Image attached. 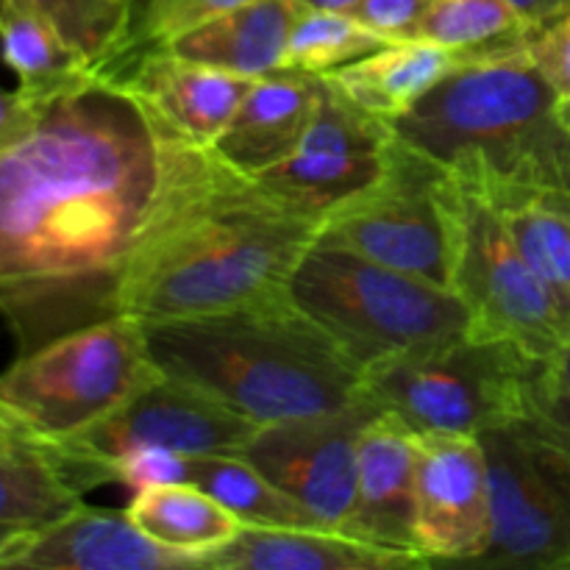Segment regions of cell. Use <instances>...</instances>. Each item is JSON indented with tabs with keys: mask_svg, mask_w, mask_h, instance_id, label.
Segmentation results:
<instances>
[{
	"mask_svg": "<svg viewBox=\"0 0 570 570\" xmlns=\"http://www.w3.org/2000/svg\"><path fill=\"white\" fill-rule=\"evenodd\" d=\"M245 181L111 72L45 100L0 150V323L17 354L126 315L145 267Z\"/></svg>",
	"mask_w": 570,
	"mask_h": 570,
	"instance_id": "6da1fadb",
	"label": "cell"
},
{
	"mask_svg": "<svg viewBox=\"0 0 570 570\" xmlns=\"http://www.w3.org/2000/svg\"><path fill=\"white\" fill-rule=\"evenodd\" d=\"M165 376L217 395L259 426L362 404L365 367L289 293L228 312L145 323Z\"/></svg>",
	"mask_w": 570,
	"mask_h": 570,
	"instance_id": "7a4b0ae2",
	"label": "cell"
},
{
	"mask_svg": "<svg viewBox=\"0 0 570 570\" xmlns=\"http://www.w3.org/2000/svg\"><path fill=\"white\" fill-rule=\"evenodd\" d=\"M390 128L399 142L473 189L570 195V128L527 45L462 59Z\"/></svg>",
	"mask_w": 570,
	"mask_h": 570,
	"instance_id": "3957f363",
	"label": "cell"
},
{
	"mask_svg": "<svg viewBox=\"0 0 570 570\" xmlns=\"http://www.w3.org/2000/svg\"><path fill=\"white\" fill-rule=\"evenodd\" d=\"M323 220L278 204L256 181L178 234L131 284L122 312L142 323L215 315L287 293Z\"/></svg>",
	"mask_w": 570,
	"mask_h": 570,
	"instance_id": "277c9868",
	"label": "cell"
},
{
	"mask_svg": "<svg viewBox=\"0 0 570 570\" xmlns=\"http://www.w3.org/2000/svg\"><path fill=\"white\" fill-rule=\"evenodd\" d=\"M287 293L362 367L471 332L454 289L317 239L301 256Z\"/></svg>",
	"mask_w": 570,
	"mask_h": 570,
	"instance_id": "5b68a950",
	"label": "cell"
},
{
	"mask_svg": "<svg viewBox=\"0 0 570 570\" xmlns=\"http://www.w3.org/2000/svg\"><path fill=\"white\" fill-rule=\"evenodd\" d=\"M543 362L504 340L462 334L379 360L362 373V399L415 432L476 434L527 415Z\"/></svg>",
	"mask_w": 570,
	"mask_h": 570,
	"instance_id": "8992f818",
	"label": "cell"
},
{
	"mask_svg": "<svg viewBox=\"0 0 570 570\" xmlns=\"http://www.w3.org/2000/svg\"><path fill=\"white\" fill-rule=\"evenodd\" d=\"M159 376L145 323L117 315L17 354L0 373V401L28 429L65 443Z\"/></svg>",
	"mask_w": 570,
	"mask_h": 570,
	"instance_id": "52a82bcc",
	"label": "cell"
},
{
	"mask_svg": "<svg viewBox=\"0 0 570 570\" xmlns=\"http://www.w3.org/2000/svg\"><path fill=\"white\" fill-rule=\"evenodd\" d=\"M449 287L465 304L476 337L504 340L538 362L570 337V309L529 265L499 209L456 178Z\"/></svg>",
	"mask_w": 570,
	"mask_h": 570,
	"instance_id": "ba28073f",
	"label": "cell"
},
{
	"mask_svg": "<svg viewBox=\"0 0 570 570\" xmlns=\"http://www.w3.org/2000/svg\"><path fill=\"white\" fill-rule=\"evenodd\" d=\"M317 243L449 287L454 178L393 137L384 176L348 204L328 212Z\"/></svg>",
	"mask_w": 570,
	"mask_h": 570,
	"instance_id": "9c48e42d",
	"label": "cell"
},
{
	"mask_svg": "<svg viewBox=\"0 0 570 570\" xmlns=\"http://www.w3.org/2000/svg\"><path fill=\"white\" fill-rule=\"evenodd\" d=\"M493 538L476 566L570 570V443L521 417L482 438Z\"/></svg>",
	"mask_w": 570,
	"mask_h": 570,
	"instance_id": "30bf717a",
	"label": "cell"
},
{
	"mask_svg": "<svg viewBox=\"0 0 570 570\" xmlns=\"http://www.w3.org/2000/svg\"><path fill=\"white\" fill-rule=\"evenodd\" d=\"M367 401L256 429L243 449L256 471L306 507L328 532H348L356 501L360 434L376 415Z\"/></svg>",
	"mask_w": 570,
	"mask_h": 570,
	"instance_id": "8fae6325",
	"label": "cell"
},
{
	"mask_svg": "<svg viewBox=\"0 0 570 570\" xmlns=\"http://www.w3.org/2000/svg\"><path fill=\"white\" fill-rule=\"evenodd\" d=\"M493 538V493L476 434L415 432V551L476 566Z\"/></svg>",
	"mask_w": 570,
	"mask_h": 570,
	"instance_id": "7c38bea8",
	"label": "cell"
},
{
	"mask_svg": "<svg viewBox=\"0 0 570 570\" xmlns=\"http://www.w3.org/2000/svg\"><path fill=\"white\" fill-rule=\"evenodd\" d=\"M256 429L259 423L217 395L161 373L120 410L65 443L100 465L137 445H156L187 456H239Z\"/></svg>",
	"mask_w": 570,
	"mask_h": 570,
	"instance_id": "4fadbf2b",
	"label": "cell"
},
{
	"mask_svg": "<svg viewBox=\"0 0 570 570\" xmlns=\"http://www.w3.org/2000/svg\"><path fill=\"white\" fill-rule=\"evenodd\" d=\"M9 570H198V557L156 543L126 510L76 504L65 515L11 534L0 551Z\"/></svg>",
	"mask_w": 570,
	"mask_h": 570,
	"instance_id": "5bb4252c",
	"label": "cell"
},
{
	"mask_svg": "<svg viewBox=\"0 0 570 570\" xmlns=\"http://www.w3.org/2000/svg\"><path fill=\"white\" fill-rule=\"evenodd\" d=\"M106 484L100 462L37 434L0 401V527H42Z\"/></svg>",
	"mask_w": 570,
	"mask_h": 570,
	"instance_id": "9a60e30c",
	"label": "cell"
},
{
	"mask_svg": "<svg viewBox=\"0 0 570 570\" xmlns=\"http://www.w3.org/2000/svg\"><path fill=\"white\" fill-rule=\"evenodd\" d=\"M351 538L415 551V429L379 410L360 434Z\"/></svg>",
	"mask_w": 570,
	"mask_h": 570,
	"instance_id": "2e32d148",
	"label": "cell"
},
{
	"mask_svg": "<svg viewBox=\"0 0 570 570\" xmlns=\"http://www.w3.org/2000/svg\"><path fill=\"white\" fill-rule=\"evenodd\" d=\"M173 128L212 148L232 122L254 78L181 59L161 48L137 50L111 70Z\"/></svg>",
	"mask_w": 570,
	"mask_h": 570,
	"instance_id": "e0dca14e",
	"label": "cell"
},
{
	"mask_svg": "<svg viewBox=\"0 0 570 570\" xmlns=\"http://www.w3.org/2000/svg\"><path fill=\"white\" fill-rule=\"evenodd\" d=\"M317 100L321 76L276 70L254 78L212 150L239 176H262L298 150Z\"/></svg>",
	"mask_w": 570,
	"mask_h": 570,
	"instance_id": "ac0fdd59",
	"label": "cell"
},
{
	"mask_svg": "<svg viewBox=\"0 0 570 570\" xmlns=\"http://www.w3.org/2000/svg\"><path fill=\"white\" fill-rule=\"evenodd\" d=\"M432 562L328 529L243 527L228 543L206 551L198 570H404Z\"/></svg>",
	"mask_w": 570,
	"mask_h": 570,
	"instance_id": "d6986e66",
	"label": "cell"
},
{
	"mask_svg": "<svg viewBox=\"0 0 570 570\" xmlns=\"http://www.w3.org/2000/svg\"><path fill=\"white\" fill-rule=\"evenodd\" d=\"M301 9L304 6L298 0H250L178 33L159 48L234 76L259 78L284 70V50Z\"/></svg>",
	"mask_w": 570,
	"mask_h": 570,
	"instance_id": "ffe728a7",
	"label": "cell"
},
{
	"mask_svg": "<svg viewBox=\"0 0 570 570\" xmlns=\"http://www.w3.org/2000/svg\"><path fill=\"white\" fill-rule=\"evenodd\" d=\"M460 56L426 39H399L328 72V81L371 115L393 122L432 92Z\"/></svg>",
	"mask_w": 570,
	"mask_h": 570,
	"instance_id": "44dd1931",
	"label": "cell"
},
{
	"mask_svg": "<svg viewBox=\"0 0 570 570\" xmlns=\"http://www.w3.org/2000/svg\"><path fill=\"white\" fill-rule=\"evenodd\" d=\"M387 154L390 148L384 154H354V150L301 145L282 165L271 167L250 181L259 184L278 204L326 220L328 212L348 204L384 176Z\"/></svg>",
	"mask_w": 570,
	"mask_h": 570,
	"instance_id": "7402d4cb",
	"label": "cell"
},
{
	"mask_svg": "<svg viewBox=\"0 0 570 570\" xmlns=\"http://www.w3.org/2000/svg\"><path fill=\"white\" fill-rule=\"evenodd\" d=\"M551 293L570 309V195L557 189H479Z\"/></svg>",
	"mask_w": 570,
	"mask_h": 570,
	"instance_id": "603a6c76",
	"label": "cell"
},
{
	"mask_svg": "<svg viewBox=\"0 0 570 570\" xmlns=\"http://www.w3.org/2000/svg\"><path fill=\"white\" fill-rule=\"evenodd\" d=\"M126 512L156 543L198 557V562L206 551L228 543L243 529L232 510L189 482L137 490Z\"/></svg>",
	"mask_w": 570,
	"mask_h": 570,
	"instance_id": "cb8c5ba5",
	"label": "cell"
},
{
	"mask_svg": "<svg viewBox=\"0 0 570 570\" xmlns=\"http://www.w3.org/2000/svg\"><path fill=\"white\" fill-rule=\"evenodd\" d=\"M0 59L14 72L17 89L37 104L95 76L50 22L17 0H0Z\"/></svg>",
	"mask_w": 570,
	"mask_h": 570,
	"instance_id": "d4e9b609",
	"label": "cell"
},
{
	"mask_svg": "<svg viewBox=\"0 0 570 570\" xmlns=\"http://www.w3.org/2000/svg\"><path fill=\"white\" fill-rule=\"evenodd\" d=\"M193 484L215 495L243 527L326 529L301 501L284 493L243 456H198Z\"/></svg>",
	"mask_w": 570,
	"mask_h": 570,
	"instance_id": "484cf974",
	"label": "cell"
},
{
	"mask_svg": "<svg viewBox=\"0 0 570 570\" xmlns=\"http://www.w3.org/2000/svg\"><path fill=\"white\" fill-rule=\"evenodd\" d=\"M56 28L92 72H111L131 50V0H17Z\"/></svg>",
	"mask_w": 570,
	"mask_h": 570,
	"instance_id": "4316f807",
	"label": "cell"
},
{
	"mask_svg": "<svg viewBox=\"0 0 570 570\" xmlns=\"http://www.w3.org/2000/svg\"><path fill=\"white\" fill-rule=\"evenodd\" d=\"M527 37L529 28L507 0H434L415 33L460 59L521 48Z\"/></svg>",
	"mask_w": 570,
	"mask_h": 570,
	"instance_id": "83f0119b",
	"label": "cell"
},
{
	"mask_svg": "<svg viewBox=\"0 0 570 570\" xmlns=\"http://www.w3.org/2000/svg\"><path fill=\"white\" fill-rule=\"evenodd\" d=\"M384 45L387 39L362 26L354 14L301 9L284 50V70L328 76L337 67L373 53Z\"/></svg>",
	"mask_w": 570,
	"mask_h": 570,
	"instance_id": "f1b7e54d",
	"label": "cell"
},
{
	"mask_svg": "<svg viewBox=\"0 0 570 570\" xmlns=\"http://www.w3.org/2000/svg\"><path fill=\"white\" fill-rule=\"evenodd\" d=\"M245 3H250V0H142L137 20H134V37L128 56L137 53V50L159 48V45L170 42L178 33L189 31V28L200 26V22L212 20V17L239 9Z\"/></svg>",
	"mask_w": 570,
	"mask_h": 570,
	"instance_id": "f546056e",
	"label": "cell"
},
{
	"mask_svg": "<svg viewBox=\"0 0 570 570\" xmlns=\"http://www.w3.org/2000/svg\"><path fill=\"white\" fill-rule=\"evenodd\" d=\"M195 460L198 456L176 454V451L156 449V445H137V449L104 460V468L111 484H122L137 493V490L154 488V484H193Z\"/></svg>",
	"mask_w": 570,
	"mask_h": 570,
	"instance_id": "4dcf8cb0",
	"label": "cell"
},
{
	"mask_svg": "<svg viewBox=\"0 0 570 570\" xmlns=\"http://www.w3.org/2000/svg\"><path fill=\"white\" fill-rule=\"evenodd\" d=\"M527 53L534 61L562 106H570V9L527 37Z\"/></svg>",
	"mask_w": 570,
	"mask_h": 570,
	"instance_id": "1f68e13d",
	"label": "cell"
},
{
	"mask_svg": "<svg viewBox=\"0 0 570 570\" xmlns=\"http://www.w3.org/2000/svg\"><path fill=\"white\" fill-rule=\"evenodd\" d=\"M434 0H362L354 17L387 42L415 39L417 26L429 14Z\"/></svg>",
	"mask_w": 570,
	"mask_h": 570,
	"instance_id": "d6a6232c",
	"label": "cell"
},
{
	"mask_svg": "<svg viewBox=\"0 0 570 570\" xmlns=\"http://www.w3.org/2000/svg\"><path fill=\"white\" fill-rule=\"evenodd\" d=\"M543 371V367H540ZM529 421L538 423L540 429L551 432L554 438L566 440L570 443V399H562V395L551 393L540 384V376L534 379L532 390H529V401H527V415Z\"/></svg>",
	"mask_w": 570,
	"mask_h": 570,
	"instance_id": "836d02e7",
	"label": "cell"
},
{
	"mask_svg": "<svg viewBox=\"0 0 570 570\" xmlns=\"http://www.w3.org/2000/svg\"><path fill=\"white\" fill-rule=\"evenodd\" d=\"M39 106L42 104L22 95L20 89L0 87V150L9 148L14 139H20L26 134V128L37 117Z\"/></svg>",
	"mask_w": 570,
	"mask_h": 570,
	"instance_id": "e575fe53",
	"label": "cell"
},
{
	"mask_svg": "<svg viewBox=\"0 0 570 570\" xmlns=\"http://www.w3.org/2000/svg\"><path fill=\"white\" fill-rule=\"evenodd\" d=\"M507 3L518 11L529 33L549 26L551 20H557V17L566 14L570 9V0H507Z\"/></svg>",
	"mask_w": 570,
	"mask_h": 570,
	"instance_id": "d590c367",
	"label": "cell"
},
{
	"mask_svg": "<svg viewBox=\"0 0 570 570\" xmlns=\"http://www.w3.org/2000/svg\"><path fill=\"white\" fill-rule=\"evenodd\" d=\"M540 384L551 393L570 399V337L562 343V348L557 351L551 360L543 362V371H540Z\"/></svg>",
	"mask_w": 570,
	"mask_h": 570,
	"instance_id": "8d00e7d4",
	"label": "cell"
},
{
	"mask_svg": "<svg viewBox=\"0 0 570 570\" xmlns=\"http://www.w3.org/2000/svg\"><path fill=\"white\" fill-rule=\"evenodd\" d=\"M304 9L312 11H337V14H354L362 0H298Z\"/></svg>",
	"mask_w": 570,
	"mask_h": 570,
	"instance_id": "74e56055",
	"label": "cell"
},
{
	"mask_svg": "<svg viewBox=\"0 0 570 570\" xmlns=\"http://www.w3.org/2000/svg\"><path fill=\"white\" fill-rule=\"evenodd\" d=\"M14 532H20V529H14V527H0V551L6 549V543H9L11 534H14Z\"/></svg>",
	"mask_w": 570,
	"mask_h": 570,
	"instance_id": "f35d334b",
	"label": "cell"
},
{
	"mask_svg": "<svg viewBox=\"0 0 570 570\" xmlns=\"http://www.w3.org/2000/svg\"><path fill=\"white\" fill-rule=\"evenodd\" d=\"M562 120H566V126L570 128V106H562Z\"/></svg>",
	"mask_w": 570,
	"mask_h": 570,
	"instance_id": "ab89813d",
	"label": "cell"
},
{
	"mask_svg": "<svg viewBox=\"0 0 570 570\" xmlns=\"http://www.w3.org/2000/svg\"><path fill=\"white\" fill-rule=\"evenodd\" d=\"M134 3V11H139V6H142V0H131Z\"/></svg>",
	"mask_w": 570,
	"mask_h": 570,
	"instance_id": "60d3db41",
	"label": "cell"
}]
</instances>
